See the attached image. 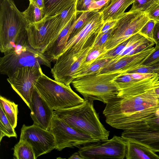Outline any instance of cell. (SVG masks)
I'll use <instances>...</instances> for the list:
<instances>
[{"label":"cell","instance_id":"obj_32","mask_svg":"<svg viewBox=\"0 0 159 159\" xmlns=\"http://www.w3.org/2000/svg\"><path fill=\"white\" fill-rule=\"evenodd\" d=\"M117 20H111L104 22L99 32V34H105L110 31L114 27Z\"/></svg>","mask_w":159,"mask_h":159},{"label":"cell","instance_id":"obj_38","mask_svg":"<svg viewBox=\"0 0 159 159\" xmlns=\"http://www.w3.org/2000/svg\"><path fill=\"white\" fill-rule=\"evenodd\" d=\"M4 0H0V4L2 3V2Z\"/></svg>","mask_w":159,"mask_h":159},{"label":"cell","instance_id":"obj_3","mask_svg":"<svg viewBox=\"0 0 159 159\" xmlns=\"http://www.w3.org/2000/svg\"><path fill=\"white\" fill-rule=\"evenodd\" d=\"M122 74L113 72L95 73L77 77L71 83L85 100H98L106 104L118 95L119 90L114 80Z\"/></svg>","mask_w":159,"mask_h":159},{"label":"cell","instance_id":"obj_11","mask_svg":"<svg viewBox=\"0 0 159 159\" xmlns=\"http://www.w3.org/2000/svg\"><path fill=\"white\" fill-rule=\"evenodd\" d=\"M78 151L83 159H123L125 157L126 145L121 136H114L110 139L87 145Z\"/></svg>","mask_w":159,"mask_h":159},{"label":"cell","instance_id":"obj_9","mask_svg":"<svg viewBox=\"0 0 159 159\" xmlns=\"http://www.w3.org/2000/svg\"><path fill=\"white\" fill-rule=\"evenodd\" d=\"M149 19L145 13L128 11L119 19L104 44L108 52L139 33Z\"/></svg>","mask_w":159,"mask_h":159},{"label":"cell","instance_id":"obj_25","mask_svg":"<svg viewBox=\"0 0 159 159\" xmlns=\"http://www.w3.org/2000/svg\"><path fill=\"white\" fill-rule=\"evenodd\" d=\"M159 0H134L129 11L145 13Z\"/></svg>","mask_w":159,"mask_h":159},{"label":"cell","instance_id":"obj_21","mask_svg":"<svg viewBox=\"0 0 159 159\" xmlns=\"http://www.w3.org/2000/svg\"><path fill=\"white\" fill-rule=\"evenodd\" d=\"M13 156L17 159H36L31 145L26 141L20 139L14 147Z\"/></svg>","mask_w":159,"mask_h":159},{"label":"cell","instance_id":"obj_6","mask_svg":"<svg viewBox=\"0 0 159 159\" xmlns=\"http://www.w3.org/2000/svg\"><path fill=\"white\" fill-rule=\"evenodd\" d=\"M111 126L147 139H159V105L125 117Z\"/></svg>","mask_w":159,"mask_h":159},{"label":"cell","instance_id":"obj_8","mask_svg":"<svg viewBox=\"0 0 159 159\" xmlns=\"http://www.w3.org/2000/svg\"><path fill=\"white\" fill-rule=\"evenodd\" d=\"M159 105V98L153 92L152 87L140 93L117 95L107 103L111 114L119 119Z\"/></svg>","mask_w":159,"mask_h":159},{"label":"cell","instance_id":"obj_27","mask_svg":"<svg viewBox=\"0 0 159 159\" xmlns=\"http://www.w3.org/2000/svg\"><path fill=\"white\" fill-rule=\"evenodd\" d=\"M156 21L149 20L143 25L139 32V33L145 37L152 40V33Z\"/></svg>","mask_w":159,"mask_h":159},{"label":"cell","instance_id":"obj_36","mask_svg":"<svg viewBox=\"0 0 159 159\" xmlns=\"http://www.w3.org/2000/svg\"><path fill=\"white\" fill-rule=\"evenodd\" d=\"M69 159H83V158L80 155L79 153L76 152L74 153L69 158Z\"/></svg>","mask_w":159,"mask_h":159},{"label":"cell","instance_id":"obj_14","mask_svg":"<svg viewBox=\"0 0 159 159\" xmlns=\"http://www.w3.org/2000/svg\"><path fill=\"white\" fill-rule=\"evenodd\" d=\"M29 108L33 124L49 130L54 111L35 89Z\"/></svg>","mask_w":159,"mask_h":159},{"label":"cell","instance_id":"obj_13","mask_svg":"<svg viewBox=\"0 0 159 159\" xmlns=\"http://www.w3.org/2000/svg\"><path fill=\"white\" fill-rule=\"evenodd\" d=\"M20 139L24 140L31 146L36 159L55 149L54 136L49 131L34 124L30 126L23 125L21 129Z\"/></svg>","mask_w":159,"mask_h":159},{"label":"cell","instance_id":"obj_37","mask_svg":"<svg viewBox=\"0 0 159 159\" xmlns=\"http://www.w3.org/2000/svg\"><path fill=\"white\" fill-rule=\"evenodd\" d=\"M153 73L159 76V64L154 66Z\"/></svg>","mask_w":159,"mask_h":159},{"label":"cell","instance_id":"obj_23","mask_svg":"<svg viewBox=\"0 0 159 159\" xmlns=\"http://www.w3.org/2000/svg\"><path fill=\"white\" fill-rule=\"evenodd\" d=\"M0 108V142L4 136L17 138L15 128L10 123L2 108Z\"/></svg>","mask_w":159,"mask_h":159},{"label":"cell","instance_id":"obj_4","mask_svg":"<svg viewBox=\"0 0 159 159\" xmlns=\"http://www.w3.org/2000/svg\"><path fill=\"white\" fill-rule=\"evenodd\" d=\"M35 89L53 110L74 107L85 100L70 86L53 80L43 73L39 79Z\"/></svg>","mask_w":159,"mask_h":159},{"label":"cell","instance_id":"obj_39","mask_svg":"<svg viewBox=\"0 0 159 159\" xmlns=\"http://www.w3.org/2000/svg\"><path fill=\"white\" fill-rule=\"evenodd\" d=\"M93 0L96 1V0Z\"/></svg>","mask_w":159,"mask_h":159},{"label":"cell","instance_id":"obj_30","mask_svg":"<svg viewBox=\"0 0 159 159\" xmlns=\"http://www.w3.org/2000/svg\"><path fill=\"white\" fill-rule=\"evenodd\" d=\"M110 0H93L89 7V11H99L105 7Z\"/></svg>","mask_w":159,"mask_h":159},{"label":"cell","instance_id":"obj_20","mask_svg":"<svg viewBox=\"0 0 159 159\" xmlns=\"http://www.w3.org/2000/svg\"><path fill=\"white\" fill-rule=\"evenodd\" d=\"M18 105L1 96H0L1 107L12 126L15 128L17 125Z\"/></svg>","mask_w":159,"mask_h":159},{"label":"cell","instance_id":"obj_33","mask_svg":"<svg viewBox=\"0 0 159 159\" xmlns=\"http://www.w3.org/2000/svg\"><path fill=\"white\" fill-rule=\"evenodd\" d=\"M152 40L156 46H159V21H156L153 28Z\"/></svg>","mask_w":159,"mask_h":159},{"label":"cell","instance_id":"obj_15","mask_svg":"<svg viewBox=\"0 0 159 159\" xmlns=\"http://www.w3.org/2000/svg\"><path fill=\"white\" fill-rule=\"evenodd\" d=\"M155 44L152 40L138 33L125 41V45L122 50L116 55L112 57L110 62L113 65L124 57L134 54L151 48L153 47Z\"/></svg>","mask_w":159,"mask_h":159},{"label":"cell","instance_id":"obj_10","mask_svg":"<svg viewBox=\"0 0 159 159\" xmlns=\"http://www.w3.org/2000/svg\"><path fill=\"white\" fill-rule=\"evenodd\" d=\"M49 131L55 138V149L59 151L67 148H80L84 146L100 141L75 130L54 116Z\"/></svg>","mask_w":159,"mask_h":159},{"label":"cell","instance_id":"obj_2","mask_svg":"<svg viewBox=\"0 0 159 159\" xmlns=\"http://www.w3.org/2000/svg\"><path fill=\"white\" fill-rule=\"evenodd\" d=\"M53 116L75 130L94 139L100 141L108 139L110 131L100 121L93 101L84 100L77 106L55 110Z\"/></svg>","mask_w":159,"mask_h":159},{"label":"cell","instance_id":"obj_18","mask_svg":"<svg viewBox=\"0 0 159 159\" xmlns=\"http://www.w3.org/2000/svg\"><path fill=\"white\" fill-rule=\"evenodd\" d=\"M124 140L126 145V159H159V156L146 145L133 140Z\"/></svg>","mask_w":159,"mask_h":159},{"label":"cell","instance_id":"obj_5","mask_svg":"<svg viewBox=\"0 0 159 159\" xmlns=\"http://www.w3.org/2000/svg\"><path fill=\"white\" fill-rule=\"evenodd\" d=\"M60 14L45 16L37 22H28L26 30L31 47L44 54L50 49L69 22L63 21Z\"/></svg>","mask_w":159,"mask_h":159},{"label":"cell","instance_id":"obj_35","mask_svg":"<svg viewBox=\"0 0 159 159\" xmlns=\"http://www.w3.org/2000/svg\"><path fill=\"white\" fill-rule=\"evenodd\" d=\"M34 3L39 8L43 9L44 7V0H29Z\"/></svg>","mask_w":159,"mask_h":159},{"label":"cell","instance_id":"obj_29","mask_svg":"<svg viewBox=\"0 0 159 159\" xmlns=\"http://www.w3.org/2000/svg\"><path fill=\"white\" fill-rule=\"evenodd\" d=\"M93 0H77L76 11L77 15L82 12L89 11V7Z\"/></svg>","mask_w":159,"mask_h":159},{"label":"cell","instance_id":"obj_17","mask_svg":"<svg viewBox=\"0 0 159 159\" xmlns=\"http://www.w3.org/2000/svg\"><path fill=\"white\" fill-rule=\"evenodd\" d=\"M134 0H110V2L99 11L104 22L118 20L125 13L126 9Z\"/></svg>","mask_w":159,"mask_h":159},{"label":"cell","instance_id":"obj_19","mask_svg":"<svg viewBox=\"0 0 159 159\" xmlns=\"http://www.w3.org/2000/svg\"><path fill=\"white\" fill-rule=\"evenodd\" d=\"M77 0H44L45 16H54L61 13L75 3Z\"/></svg>","mask_w":159,"mask_h":159},{"label":"cell","instance_id":"obj_26","mask_svg":"<svg viewBox=\"0 0 159 159\" xmlns=\"http://www.w3.org/2000/svg\"><path fill=\"white\" fill-rule=\"evenodd\" d=\"M158 64L159 46H155L154 51L148 56L140 66H154Z\"/></svg>","mask_w":159,"mask_h":159},{"label":"cell","instance_id":"obj_16","mask_svg":"<svg viewBox=\"0 0 159 159\" xmlns=\"http://www.w3.org/2000/svg\"><path fill=\"white\" fill-rule=\"evenodd\" d=\"M152 47L132 55L125 56L113 65L103 70L102 72H119L122 74L134 69L143 63L154 50Z\"/></svg>","mask_w":159,"mask_h":159},{"label":"cell","instance_id":"obj_24","mask_svg":"<svg viewBox=\"0 0 159 159\" xmlns=\"http://www.w3.org/2000/svg\"><path fill=\"white\" fill-rule=\"evenodd\" d=\"M97 11H87L82 12L74 20L71 25L69 38L80 31Z\"/></svg>","mask_w":159,"mask_h":159},{"label":"cell","instance_id":"obj_22","mask_svg":"<svg viewBox=\"0 0 159 159\" xmlns=\"http://www.w3.org/2000/svg\"><path fill=\"white\" fill-rule=\"evenodd\" d=\"M22 14L28 22L34 23L39 21L45 16L43 9L39 8L33 2L30 1L29 6Z\"/></svg>","mask_w":159,"mask_h":159},{"label":"cell","instance_id":"obj_1","mask_svg":"<svg viewBox=\"0 0 159 159\" xmlns=\"http://www.w3.org/2000/svg\"><path fill=\"white\" fill-rule=\"evenodd\" d=\"M28 22L13 0L0 4V51L2 53L18 45H29L26 28Z\"/></svg>","mask_w":159,"mask_h":159},{"label":"cell","instance_id":"obj_31","mask_svg":"<svg viewBox=\"0 0 159 159\" xmlns=\"http://www.w3.org/2000/svg\"><path fill=\"white\" fill-rule=\"evenodd\" d=\"M154 66H139L134 69L130 70L125 73H139V74H152Z\"/></svg>","mask_w":159,"mask_h":159},{"label":"cell","instance_id":"obj_34","mask_svg":"<svg viewBox=\"0 0 159 159\" xmlns=\"http://www.w3.org/2000/svg\"><path fill=\"white\" fill-rule=\"evenodd\" d=\"M152 89L156 95L159 98V80L155 83Z\"/></svg>","mask_w":159,"mask_h":159},{"label":"cell","instance_id":"obj_7","mask_svg":"<svg viewBox=\"0 0 159 159\" xmlns=\"http://www.w3.org/2000/svg\"><path fill=\"white\" fill-rule=\"evenodd\" d=\"M0 58V72L8 76L17 69L26 66L40 67L43 65L51 68V62L40 52L30 45H18L4 53Z\"/></svg>","mask_w":159,"mask_h":159},{"label":"cell","instance_id":"obj_12","mask_svg":"<svg viewBox=\"0 0 159 159\" xmlns=\"http://www.w3.org/2000/svg\"><path fill=\"white\" fill-rule=\"evenodd\" d=\"M43 73L41 66H26L8 76L7 81L29 108L35 85Z\"/></svg>","mask_w":159,"mask_h":159},{"label":"cell","instance_id":"obj_28","mask_svg":"<svg viewBox=\"0 0 159 159\" xmlns=\"http://www.w3.org/2000/svg\"><path fill=\"white\" fill-rule=\"evenodd\" d=\"M145 13L149 20L159 21V2L152 6Z\"/></svg>","mask_w":159,"mask_h":159}]
</instances>
